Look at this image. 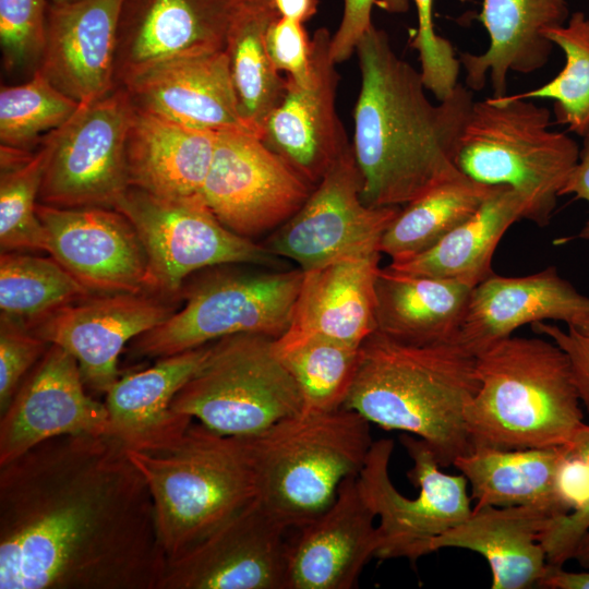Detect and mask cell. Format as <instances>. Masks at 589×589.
Masks as SVG:
<instances>
[{
    "instance_id": "obj_5",
    "label": "cell",
    "mask_w": 589,
    "mask_h": 589,
    "mask_svg": "<svg viewBox=\"0 0 589 589\" xmlns=\"http://www.w3.org/2000/svg\"><path fill=\"white\" fill-rule=\"evenodd\" d=\"M127 449L149 489L167 563L182 556L256 498L242 437L191 423L165 447Z\"/></svg>"
},
{
    "instance_id": "obj_14",
    "label": "cell",
    "mask_w": 589,
    "mask_h": 589,
    "mask_svg": "<svg viewBox=\"0 0 589 589\" xmlns=\"http://www.w3.org/2000/svg\"><path fill=\"white\" fill-rule=\"evenodd\" d=\"M351 144L314 187L302 207L264 244L308 271L337 259L380 251L381 238L400 207H371Z\"/></svg>"
},
{
    "instance_id": "obj_16",
    "label": "cell",
    "mask_w": 589,
    "mask_h": 589,
    "mask_svg": "<svg viewBox=\"0 0 589 589\" xmlns=\"http://www.w3.org/2000/svg\"><path fill=\"white\" fill-rule=\"evenodd\" d=\"M36 213L50 253L91 294L152 293L148 260L132 223L110 207H57Z\"/></svg>"
},
{
    "instance_id": "obj_44",
    "label": "cell",
    "mask_w": 589,
    "mask_h": 589,
    "mask_svg": "<svg viewBox=\"0 0 589 589\" xmlns=\"http://www.w3.org/2000/svg\"><path fill=\"white\" fill-rule=\"evenodd\" d=\"M303 24L278 16L265 35L266 48L275 68L301 84L306 83L311 74V38Z\"/></svg>"
},
{
    "instance_id": "obj_18",
    "label": "cell",
    "mask_w": 589,
    "mask_h": 589,
    "mask_svg": "<svg viewBox=\"0 0 589 589\" xmlns=\"http://www.w3.org/2000/svg\"><path fill=\"white\" fill-rule=\"evenodd\" d=\"M173 310L147 293H106L67 304L28 328L77 361L84 384L106 394L120 377L118 359L129 341L163 323Z\"/></svg>"
},
{
    "instance_id": "obj_45",
    "label": "cell",
    "mask_w": 589,
    "mask_h": 589,
    "mask_svg": "<svg viewBox=\"0 0 589 589\" xmlns=\"http://www.w3.org/2000/svg\"><path fill=\"white\" fill-rule=\"evenodd\" d=\"M374 7L404 14L409 10L410 0H344L341 21L330 40V56L336 64L352 56L360 39L373 26Z\"/></svg>"
},
{
    "instance_id": "obj_46",
    "label": "cell",
    "mask_w": 589,
    "mask_h": 589,
    "mask_svg": "<svg viewBox=\"0 0 589 589\" xmlns=\"http://www.w3.org/2000/svg\"><path fill=\"white\" fill-rule=\"evenodd\" d=\"M531 329L550 338L567 356L582 406L589 413V320L567 325V329L548 322L532 323Z\"/></svg>"
},
{
    "instance_id": "obj_19",
    "label": "cell",
    "mask_w": 589,
    "mask_h": 589,
    "mask_svg": "<svg viewBox=\"0 0 589 589\" xmlns=\"http://www.w3.org/2000/svg\"><path fill=\"white\" fill-rule=\"evenodd\" d=\"M330 33L321 27L311 38L306 83L286 76V93L263 129V142L315 187L349 147L336 111L338 73L330 56Z\"/></svg>"
},
{
    "instance_id": "obj_2",
    "label": "cell",
    "mask_w": 589,
    "mask_h": 589,
    "mask_svg": "<svg viewBox=\"0 0 589 589\" xmlns=\"http://www.w3.org/2000/svg\"><path fill=\"white\" fill-rule=\"evenodd\" d=\"M361 73L352 152L371 207H401L460 171L458 143L473 92L457 84L434 105L421 72L393 49L374 25L357 45Z\"/></svg>"
},
{
    "instance_id": "obj_49",
    "label": "cell",
    "mask_w": 589,
    "mask_h": 589,
    "mask_svg": "<svg viewBox=\"0 0 589 589\" xmlns=\"http://www.w3.org/2000/svg\"><path fill=\"white\" fill-rule=\"evenodd\" d=\"M279 16L301 23L317 12L318 0H269Z\"/></svg>"
},
{
    "instance_id": "obj_36",
    "label": "cell",
    "mask_w": 589,
    "mask_h": 589,
    "mask_svg": "<svg viewBox=\"0 0 589 589\" xmlns=\"http://www.w3.org/2000/svg\"><path fill=\"white\" fill-rule=\"evenodd\" d=\"M360 348L312 338L278 353L299 386L303 412H330L344 407L358 371Z\"/></svg>"
},
{
    "instance_id": "obj_39",
    "label": "cell",
    "mask_w": 589,
    "mask_h": 589,
    "mask_svg": "<svg viewBox=\"0 0 589 589\" xmlns=\"http://www.w3.org/2000/svg\"><path fill=\"white\" fill-rule=\"evenodd\" d=\"M55 131L44 136L24 163L2 169L0 175L1 252H47L45 228L36 207L52 149Z\"/></svg>"
},
{
    "instance_id": "obj_37",
    "label": "cell",
    "mask_w": 589,
    "mask_h": 589,
    "mask_svg": "<svg viewBox=\"0 0 589 589\" xmlns=\"http://www.w3.org/2000/svg\"><path fill=\"white\" fill-rule=\"evenodd\" d=\"M40 72L26 82L1 85L0 143L35 151L45 135L65 124L81 108Z\"/></svg>"
},
{
    "instance_id": "obj_51",
    "label": "cell",
    "mask_w": 589,
    "mask_h": 589,
    "mask_svg": "<svg viewBox=\"0 0 589 589\" xmlns=\"http://www.w3.org/2000/svg\"><path fill=\"white\" fill-rule=\"evenodd\" d=\"M82 0H48L51 4H71Z\"/></svg>"
},
{
    "instance_id": "obj_41",
    "label": "cell",
    "mask_w": 589,
    "mask_h": 589,
    "mask_svg": "<svg viewBox=\"0 0 589 589\" xmlns=\"http://www.w3.org/2000/svg\"><path fill=\"white\" fill-rule=\"evenodd\" d=\"M417 8L418 28L412 47L418 51L420 72L428 91L441 101L458 84L459 58L452 44L436 34L433 25V0H413Z\"/></svg>"
},
{
    "instance_id": "obj_26",
    "label": "cell",
    "mask_w": 589,
    "mask_h": 589,
    "mask_svg": "<svg viewBox=\"0 0 589 589\" xmlns=\"http://www.w3.org/2000/svg\"><path fill=\"white\" fill-rule=\"evenodd\" d=\"M569 16L566 0H483L478 19L490 43L480 55H459L465 85L481 91L490 73L493 97H504L509 71L530 74L549 62L554 44L545 32L565 25Z\"/></svg>"
},
{
    "instance_id": "obj_34",
    "label": "cell",
    "mask_w": 589,
    "mask_h": 589,
    "mask_svg": "<svg viewBox=\"0 0 589 589\" xmlns=\"http://www.w3.org/2000/svg\"><path fill=\"white\" fill-rule=\"evenodd\" d=\"M497 187L461 171L443 180L400 207L381 238L380 252L400 262L429 250L470 218Z\"/></svg>"
},
{
    "instance_id": "obj_8",
    "label": "cell",
    "mask_w": 589,
    "mask_h": 589,
    "mask_svg": "<svg viewBox=\"0 0 589 589\" xmlns=\"http://www.w3.org/2000/svg\"><path fill=\"white\" fill-rule=\"evenodd\" d=\"M208 268L181 293L184 303L131 341L133 358H164L236 334L279 338L289 327L303 271Z\"/></svg>"
},
{
    "instance_id": "obj_29",
    "label": "cell",
    "mask_w": 589,
    "mask_h": 589,
    "mask_svg": "<svg viewBox=\"0 0 589 589\" xmlns=\"http://www.w3.org/2000/svg\"><path fill=\"white\" fill-rule=\"evenodd\" d=\"M217 133L189 128L133 106L127 139L129 187L165 197L200 194Z\"/></svg>"
},
{
    "instance_id": "obj_27",
    "label": "cell",
    "mask_w": 589,
    "mask_h": 589,
    "mask_svg": "<svg viewBox=\"0 0 589 589\" xmlns=\"http://www.w3.org/2000/svg\"><path fill=\"white\" fill-rule=\"evenodd\" d=\"M209 345L164 357L143 371L119 377L106 393L108 434L128 448L154 450L180 437L192 423L171 404L206 358Z\"/></svg>"
},
{
    "instance_id": "obj_21",
    "label": "cell",
    "mask_w": 589,
    "mask_h": 589,
    "mask_svg": "<svg viewBox=\"0 0 589 589\" xmlns=\"http://www.w3.org/2000/svg\"><path fill=\"white\" fill-rule=\"evenodd\" d=\"M376 515L358 476L344 480L333 504L289 541L287 589H352L380 544Z\"/></svg>"
},
{
    "instance_id": "obj_20",
    "label": "cell",
    "mask_w": 589,
    "mask_h": 589,
    "mask_svg": "<svg viewBox=\"0 0 589 589\" xmlns=\"http://www.w3.org/2000/svg\"><path fill=\"white\" fill-rule=\"evenodd\" d=\"M84 386L76 359L49 345L0 416V466L52 437L107 433L106 405Z\"/></svg>"
},
{
    "instance_id": "obj_15",
    "label": "cell",
    "mask_w": 589,
    "mask_h": 589,
    "mask_svg": "<svg viewBox=\"0 0 589 589\" xmlns=\"http://www.w3.org/2000/svg\"><path fill=\"white\" fill-rule=\"evenodd\" d=\"M288 530L255 498L168 562L157 589H287Z\"/></svg>"
},
{
    "instance_id": "obj_12",
    "label": "cell",
    "mask_w": 589,
    "mask_h": 589,
    "mask_svg": "<svg viewBox=\"0 0 589 589\" xmlns=\"http://www.w3.org/2000/svg\"><path fill=\"white\" fill-rule=\"evenodd\" d=\"M133 110L116 87L55 132L38 202L57 207H110L129 188L125 139Z\"/></svg>"
},
{
    "instance_id": "obj_32",
    "label": "cell",
    "mask_w": 589,
    "mask_h": 589,
    "mask_svg": "<svg viewBox=\"0 0 589 589\" xmlns=\"http://www.w3.org/2000/svg\"><path fill=\"white\" fill-rule=\"evenodd\" d=\"M526 205L513 189L498 185L479 209L429 250L388 265L395 271L457 279L476 286L493 275L495 249L516 221L525 219Z\"/></svg>"
},
{
    "instance_id": "obj_9",
    "label": "cell",
    "mask_w": 589,
    "mask_h": 589,
    "mask_svg": "<svg viewBox=\"0 0 589 589\" xmlns=\"http://www.w3.org/2000/svg\"><path fill=\"white\" fill-rule=\"evenodd\" d=\"M299 386L275 349V339L236 334L211 342L195 373L171 404L176 413L229 436L259 434L302 412Z\"/></svg>"
},
{
    "instance_id": "obj_10",
    "label": "cell",
    "mask_w": 589,
    "mask_h": 589,
    "mask_svg": "<svg viewBox=\"0 0 589 589\" xmlns=\"http://www.w3.org/2000/svg\"><path fill=\"white\" fill-rule=\"evenodd\" d=\"M134 226L145 249L152 293H181L193 273L220 265L275 268L279 257L264 244L226 228L201 194L158 196L129 187L115 207Z\"/></svg>"
},
{
    "instance_id": "obj_47",
    "label": "cell",
    "mask_w": 589,
    "mask_h": 589,
    "mask_svg": "<svg viewBox=\"0 0 589 589\" xmlns=\"http://www.w3.org/2000/svg\"><path fill=\"white\" fill-rule=\"evenodd\" d=\"M582 137V146L579 149L578 160L561 191V196L573 195L577 200H584L589 203V130ZM576 238L589 241V219Z\"/></svg>"
},
{
    "instance_id": "obj_6",
    "label": "cell",
    "mask_w": 589,
    "mask_h": 589,
    "mask_svg": "<svg viewBox=\"0 0 589 589\" xmlns=\"http://www.w3.org/2000/svg\"><path fill=\"white\" fill-rule=\"evenodd\" d=\"M370 424L347 408L302 411L242 437L259 502L288 529L315 519L359 476L374 442Z\"/></svg>"
},
{
    "instance_id": "obj_23",
    "label": "cell",
    "mask_w": 589,
    "mask_h": 589,
    "mask_svg": "<svg viewBox=\"0 0 589 589\" xmlns=\"http://www.w3.org/2000/svg\"><path fill=\"white\" fill-rule=\"evenodd\" d=\"M123 0L48 2L38 71L82 106L115 89V58Z\"/></svg>"
},
{
    "instance_id": "obj_17",
    "label": "cell",
    "mask_w": 589,
    "mask_h": 589,
    "mask_svg": "<svg viewBox=\"0 0 589 589\" xmlns=\"http://www.w3.org/2000/svg\"><path fill=\"white\" fill-rule=\"evenodd\" d=\"M243 0H123L115 88L166 62L226 49Z\"/></svg>"
},
{
    "instance_id": "obj_42",
    "label": "cell",
    "mask_w": 589,
    "mask_h": 589,
    "mask_svg": "<svg viewBox=\"0 0 589 589\" xmlns=\"http://www.w3.org/2000/svg\"><path fill=\"white\" fill-rule=\"evenodd\" d=\"M48 347L26 327L0 318V416Z\"/></svg>"
},
{
    "instance_id": "obj_33",
    "label": "cell",
    "mask_w": 589,
    "mask_h": 589,
    "mask_svg": "<svg viewBox=\"0 0 589 589\" xmlns=\"http://www.w3.org/2000/svg\"><path fill=\"white\" fill-rule=\"evenodd\" d=\"M278 16L269 0H243L225 49L240 115L261 139L266 119L286 93V76L273 64L265 44L266 31Z\"/></svg>"
},
{
    "instance_id": "obj_30",
    "label": "cell",
    "mask_w": 589,
    "mask_h": 589,
    "mask_svg": "<svg viewBox=\"0 0 589 589\" xmlns=\"http://www.w3.org/2000/svg\"><path fill=\"white\" fill-rule=\"evenodd\" d=\"M473 287L457 279L380 267L375 330L411 345L455 341Z\"/></svg>"
},
{
    "instance_id": "obj_24",
    "label": "cell",
    "mask_w": 589,
    "mask_h": 589,
    "mask_svg": "<svg viewBox=\"0 0 589 589\" xmlns=\"http://www.w3.org/2000/svg\"><path fill=\"white\" fill-rule=\"evenodd\" d=\"M549 320L588 321L589 296L553 266L519 277L493 274L472 288L455 341L477 357L520 326Z\"/></svg>"
},
{
    "instance_id": "obj_7",
    "label": "cell",
    "mask_w": 589,
    "mask_h": 589,
    "mask_svg": "<svg viewBox=\"0 0 589 589\" xmlns=\"http://www.w3.org/2000/svg\"><path fill=\"white\" fill-rule=\"evenodd\" d=\"M550 122L546 107L514 94L474 100L455 157L467 177L516 191L525 219L539 227L549 225L580 149Z\"/></svg>"
},
{
    "instance_id": "obj_1",
    "label": "cell",
    "mask_w": 589,
    "mask_h": 589,
    "mask_svg": "<svg viewBox=\"0 0 589 589\" xmlns=\"http://www.w3.org/2000/svg\"><path fill=\"white\" fill-rule=\"evenodd\" d=\"M166 564L117 437L61 435L0 466V589H157Z\"/></svg>"
},
{
    "instance_id": "obj_35",
    "label": "cell",
    "mask_w": 589,
    "mask_h": 589,
    "mask_svg": "<svg viewBox=\"0 0 589 589\" xmlns=\"http://www.w3.org/2000/svg\"><path fill=\"white\" fill-rule=\"evenodd\" d=\"M89 296L53 257L1 252L0 318L28 329L56 310Z\"/></svg>"
},
{
    "instance_id": "obj_3",
    "label": "cell",
    "mask_w": 589,
    "mask_h": 589,
    "mask_svg": "<svg viewBox=\"0 0 589 589\" xmlns=\"http://www.w3.org/2000/svg\"><path fill=\"white\" fill-rule=\"evenodd\" d=\"M476 363L457 341L411 345L374 330L342 408L421 438L441 467L452 466L471 450L466 410L479 388Z\"/></svg>"
},
{
    "instance_id": "obj_4",
    "label": "cell",
    "mask_w": 589,
    "mask_h": 589,
    "mask_svg": "<svg viewBox=\"0 0 589 589\" xmlns=\"http://www.w3.org/2000/svg\"><path fill=\"white\" fill-rule=\"evenodd\" d=\"M476 358L479 388L466 410L471 449L561 446L585 424L570 363L554 341L512 335Z\"/></svg>"
},
{
    "instance_id": "obj_38",
    "label": "cell",
    "mask_w": 589,
    "mask_h": 589,
    "mask_svg": "<svg viewBox=\"0 0 589 589\" xmlns=\"http://www.w3.org/2000/svg\"><path fill=\"white\" fill-rule=\"evenodd\" d=\"M545 36L564 52L562 71L544 85L515 95L552 99L556 122L584 136L589 130V19L574 12L565 25L546 31Z\"/></svg>"
},
{
    "instance_id": "obj_13",
    "label": "cell",
    "mask_w": 589,
    "mask_h": 589,
    "mask_svg": "<svg viewBox=\"0 0 589 589\" xmlns=\"http://www.w3.org/2000/svg\"><path fill=\"white\" fill-rule=\"evenodd\" d=\"M313 189L260 136L224 131L200 194L226 228L251 239L284 225Z\"/></svg>"
},
{
    "instance_id": "obj_25",
    "label": "cell",
    "mask_w": 589,
    "mask_h": 589,
    "mask_svg": "<svg viewBox=\"0 0 589 589\" xmlns=\"http://www.w3.org/2000/svg\"><path fill=\"white\" fill-rule=\"evenodd\" d=\"M124 88L134 107L172 122L215 133L254 134L240 115L226 50L166 62Z\"/></svg>"
},
{
    "instance_id": "obj_40",
    "label": "cell",
    "mask_w": 589,
    "mask_h": 589,
    "mask_svg": "<svg viewBox=\"0 0 589 589\" xmlns=\"http://www.w3.org/2000/svg\"><path fill=\"white\" fill-rule=\"evenodd\" d=\"M48 0H0V47L8 74L38 70L46 44Z\"/></svg>"
},
{
    "instance_id": "obj_11",
    "label": "cell",
    "mask_w": 589,
    "mask_h": 589,
    "mask_svg": "<svg viewBox=\"0 0 589 589\" xmlns=\"http://www.w3.org/2000/svg\"><path fill=\"white\" fill-rule=\"evenodd\" d=\"M400 441L413 462L407 476L419 488L418 496L406 497L390 479L394 442L389 438L373 442L358 480L378 519L376 558L414 563L429 554L432 540L470 516L472 501L466 477L444 473L424 441L410 434Z\"/></svg>"
},
{
    "instance_id": "obj_31",
    "label": "cell",
    "mask_w": 589,
    "mask_h": 589,
    "mask_svg": "<svg viewBox=\"0 0 589 589\" xmlns=\"http://www.w3.org/2000/svg\"><path fill=\"white\" fill-rule=\"evenodd\" d=\"M562 446V445H561ZM561 446L524 449L474 447L453 466L470 484L472 509L534 506L563 516L557 493Z\"/></svg>"
},
{
    "instance_id": "obj_50",
    "label": "cell",
    "mask_w": 589,
    "mask_h": 589,
    "mask_svg": "<svg viewBox=\"0 0 589 589\" xmlns=\"http://www.w3.org/2000/svg\"><path fill=\"white\" fill-rule=\"evenodd\" d=\"M574 560H576L580 566L589 568V533L582 539Z\"/></svg>"
},
{
    "instance_id": "obj_43",
    "label": "cell",
    "mask_w": 589,
    "mask_h": 589,
    "mask_svg": "<svg viewBox=\"0 0 589 589\" xmlns=\"http://www.w3.org/2000/svg\"><path fill=\"white\" fill-rule=\"evenodd\" d=\"M587 465L586 493L581 503L570 513L553 518L540 542L549 564L563 566L575 554L589 533V424L585 423L569 441Z\"/></svg>"
},
{
    "instance_id": "obj_28",
    "label": "cell",
    "mask_w": 589,
    "mask_h": 589,
    "mask_svg": "<svg viewBox=\"0 0 589 589\" xmlns=\"http://www.w3.org/2000/svg\"><path fill=\"white\" fill-rule=\"evenodd\" d=\"M554 518L534 506L472 509L459 525L431 541L429 553L445 548L482 555L492 572V589L538 587L548 566L541 536Z\"/></svg>"
},
{
    "instance_id": "obj_22",
    "label": "cell",
    "mask_w": 589,
    "mask_h": 589,
    "mask_svg": "<svg viewBox=\"0 0 589 589\" xmlns=\"http://www.w3.org/2000/svg\"><path fill=\"white\" fill-rule=\"evenodd\" d=\"M380 251L337 259L303 271L287 330L277 353L312 338L361 346L375 330V283Z\"/></svg>"
},
{
    "instance_id": "obj_48",
    "label": "cell",
    "mask_w": 589,
    "mask_h": 589,
    "mask_svg": "<svg viewBox=\"0 0 589 589\" xmlns=\"http://www.w3.org/2000/svg\"><path fill=\"white\" fill-rule=\"evenodd\" d=\"M539 588L546 589H589V572H567L563 566L548 563Z\"/></svg>"
}]
</instances>
